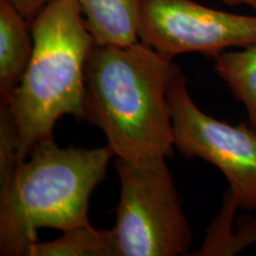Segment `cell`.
Instances as JSON below:
<instances>
[{"label": "cell", "instance_id": "obj_4", "mask_svg": "<svg viewBox=\"0 0 256 256\" xmlns=\"http://www.w3.org/2000/svg\"><path fill=\"white\" fill-rule=\"evenodd\" d=\"M120 180L113 228L120 256L188 255L192 232L165 160L133 164L116 158Z\"/></svg>", "mask_w": 256, "mask_h": 256}, {"label": "cell", "instance_id": "obj_2", "mask_svg": "<svg viewBox=\"0 0 256 256\" xmlns=\"http://www.w3.org/2000/svg\"><path fill=\"white\" fill-rule=\"evenodd\" d=\"M28 156L0 188L2 256H28L42 228L89 226V200L114 154L108 146L60 147L49 138Z\"/></svg>", "mask_w": 256, "mask_h": 256}, {"label": "cell", "instance_id": "obj_12", "mask_svg": "<svg viewBox=\"0 0 256 256\" xmlns=\"http://www.w3.org/2000/svg\"><path fill=\"white\" fill-rule=\"evenodd\" d=\"M256 242V220L248 217L243 222L238 223V230L236 234L226 236L211 243H203L200 249L192 255H232L238 252L248 244Z\"/></svg>", "mask_w": 256, "mask_h": 256}, {"label": "cell", "instance_id": "obj_10", "mask_svg": "<svg viewBox=\"0 0 256 256\" xmlns=\"http://www.w3.org/2000/svg\"><path fill=\"white\" fill-rule=\"evenodd\" d=\"M215 58V70L234 98L247 110L249 124L256 130V44L240 51H223Z\"/></svg>", "mask_w": 256, "mask_h": 256}, {"label": "cell", "instance_id": "obj_14", "mask_svg": "<svg viewBox=\"0 0 256 256\" xmlns=\"http://www.w3.org/2000/svg\"><path fill=\"white\" fill-rule=\"evenodd\" d=\"M222 2L230 6L246 5V6H248V8H252L256 12V0H222Z\"/></svg>", "mask_w": 256, "mask_h": 256}, {"label": "cell", "instance_id": "obj_3", "mask_svg": "<svg viewBox=\"0 0 256 256\" xmlns=\"http://www.w3.org/2000/svg\"><path fill=\"white\" fill-rule=\"evenodd\" d=\"M34 51L18 87L6 100L20 136V159L54 138L64 115L87 120L86 66L95 42L78 0H55L31 23Z\"/></svg>", "mask_w": 256, "mask_h": 256}, {"label": "cell", "instance_id": "obj_8", "mask_svg": "<svg viewBox=\"0 0 256 256\" xmlns=\"http://www.w3.org/2000/svg\"><path fill=\"white\" fill-rule=\"evenodd\" d=\"M34 51L31 23L8 0H0V96L18 87Z\"/></svg>", "mask_w": 256, "mask_h": 256}, {"label": "cell", "instance_id": "obj_13", "mask_svg": "<svg viewBox=\"0 0 256 256\" xmlns=\"http://www.w3.org/2000/svg\"><path fill=\"white\" fill-rule=\"evenodd\" d=\"M24 16L28 22L32 23L34 18L55 0H8Z\"/></svg>", "mask_w": 256, "mask_h": 256}, {"label": "cell", "instance_id": "obj_7", "mask_svg": "<svg viewBox=\"0 0 256 256\" xmlns=\"http://www.w3.org/2000/svg\"><path fill=\"white\" fill-rule=\"evenodd\" d=\"M95 46L126 48L140 42L146 0H78Z\"/></svg>", "mask_w": 256, "mask_h": 256}, {"label": "cell", "instance_id": "obj_9", "mask_svg": "<svg viewBox=\"0 0 256 256\" xmlns=\"http://www.w3.org/2000/svg\"><path fill=\"white\" fill-rule=\"evenodd\" d=\"M28 256H120L114 230L83 226L64 232L60 238L36 242Z\"/></svg>", "mask_w": 256, "mask_h": 256}, {"label": "cell", "instance_id": "obj_1", "mask_svg": "<svg viewBox=\"0 0 256 256\" xmlns=\"http://www.w3.org/2000/svg\"><path fill=\"white\" fill-rule=\"evenodd\" d=\"M179 72L174 60L142 40L94 46L86 66V115L104 133L115 158L147 164L171 154L168 89Z\"/></svg>", "mask_w": 256, "mask_h": 256}, {"label": "cell", "instance_id": "obj_11", "mask_svg": "<svg viewBox=\"0 0 256 256\" xmlns=\"http://www.w3.org/2000/svg\"><path fill=\"white\" fill-rule=\"evenodd\" d=\"M20 159V136L8 106L0 101V188L8 183Z\"/></svg>", "mask_w": 256, "mask_h": 256}, {"label": "cell", "instance_id": "obj_6", "mask_svg": "<svg viewBox=\"0 0 256 256\" xmlns=\"http://www.w3.org/2000/svg\"><path fill=\"white\" fill-rule=\"evenodd\" d=\"M140 40L174 60L200 52L215 57L256 44V16L220 11L194 0H146Z\"/></svg>", "mask_w": 256, "mask_h": 256}, {"label": "cell", "instance_id": "obj_5", "mask_svg": "<svg viewBox=\"0 0 256 256\" xmlns=\"http://www.w3.org/2000/svg\"><path fill=\"white\" fill-rule=\"evenodd\" d=\"M174 146L186 158L215 165L228 179L236 206L256 210V130L203 113L191 98L182 72L168 89Z\"/></svg>", "mask_w": 256, "mask_h": 256}]
</instances>
